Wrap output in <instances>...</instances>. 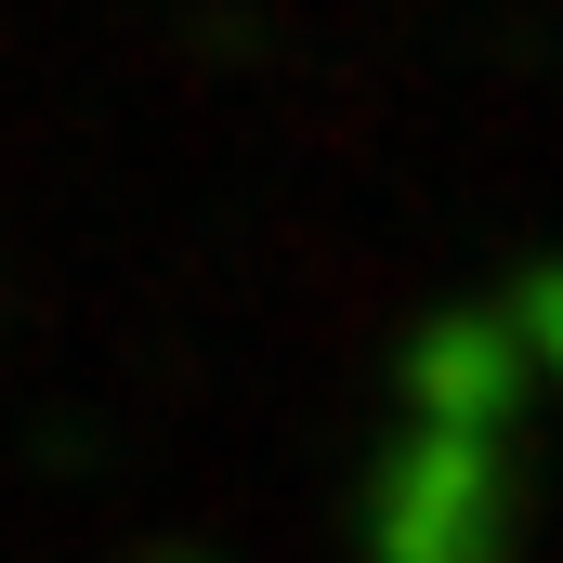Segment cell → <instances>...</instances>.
I'll return each instance as SVG.
<instances>
[{"mask_svg":"<svg viewBox=\"0 0 563 563\" xmlns=\"http://www.w3.org/2000/svg\"><path fill=\"white\" fill-rule=\"evenodd\" d=\"M538 314H551V328H563V288H551V301H538Z\"/></svg>","mask_w":563,"mask_h":563,"instance_id":"6da1fadb","label":"cell"}]
</instances>
